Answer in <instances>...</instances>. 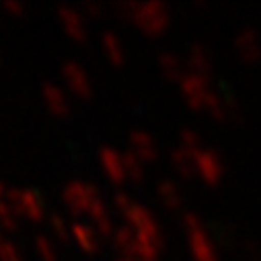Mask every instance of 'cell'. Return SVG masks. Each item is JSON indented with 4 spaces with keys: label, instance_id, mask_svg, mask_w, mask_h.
<instances>
[{
    "label": "cell",
    "instance_id": "6da1fadb",
    "mask_svg": "<svg viewBox=\"0 0 261 261\" xmlns=\"http://www.w3.org/2000/svg\"><path fill=\"white\" fill-rule=\"evenodd\" d=\"M64 74H66V81L70 83V87L76 91V93H89V81H87V74L74 66V64H68V68L64 70Z\"/></svg>",
    "mask_w": 261,
    "mask_h": 261
}]
</instances>
